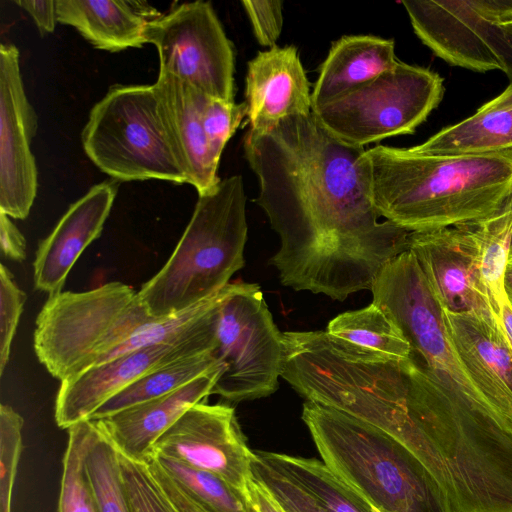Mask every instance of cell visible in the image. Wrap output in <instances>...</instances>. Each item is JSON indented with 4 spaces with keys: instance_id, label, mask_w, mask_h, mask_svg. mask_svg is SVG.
<instances>
[{
    "instance_id": "obj_25",
    "label": "cell",
    "mask_w": 512,
    "mask_h": 512,
    "mask_svg": "<svg viewBox=\"0 0 512 512\" xmlns=\"http://www.w3.org/2000/svg\"><path fill=\"white\" fill-rule=\"evenodd\" d=\"M221 369L212 351L176 359L149 371L105 402L90 420L175 391L196 378ZM221 374V373H220Z\"/></svg>"
},
{
    "instance_id": "obj_15",
    "label": "cell",
    "mask_w": 512,
    "mask_h": 512,
    "mask_svg": "<svg viewBox=\"0 0 512 512\" xmlns=\"http://www.w3.org/2000/svg\"><path fill=\"white\" fill-rule=\"evenodd\" d=\"M37 117L20 72L19 51L0 46V212L25 219L37 193V168L30 142Z\"/></svg>"
},
{
    "instance_id": "obj_41",
    "label": "cell",
    "mask_w": 512,
    "mask_h": 512,
    "mask_svg": "<svg viewBox=\"0 0 512 512\" xmlns=\"http://www.w3.org/2000/svg\"><path fill=\"white\" fill-rule=\"evenodd\" d=\"M507 109H512V84H510L500 95L482 105L478 111L484 112Z\"/></svg>"
},
{
    "instance_id": "obj_9",
    "label": "cell",
    "mask_w": 512,
    "mask_h": 512,
    "mask_svg": "<svg viewBox=\"0 0 512 512\" xmlns=\"http://www.w3.org/2000/svg\"><path fill=\"white\" fill-rule=\"evenodd\" d=\"M442 96L439 74L398 61L390 70L312 113L337 138L364 148L386 138L413 134Z\"/></svg>"
},
{
    "instance_id": "obj_7",
    "label": "cell",
    "mask_w": 512,
    "mask_h": 512,
    "mask_svg": "<svg viewBox=\"0 0 512 512\" xmlns=\"http://www.w3.org/2000/svg\"><path fill=\"white\" fill-rule=\"evenodd\" d=\"M81 139L89 159L115 180L187 183L153 85L112 86L91 109Z\"/></svg>"
},
{
    "instance_id": "obj_21",
    "label": "cell",
    "mask_w": 512,
    "mask_h": 512,
    "mask_svg": "<svg viewBox=\"0 0 512 512\" xmlns=\"http://www.w3.org/2000/svg\"><path fill=\"white\" fill-rule=\"evenodd\" d=\"M56 14L58 22L110 52L142 47L148 24L162 15L139 0H56Z\"/></svg>"
},
{
    "instance_id": "obj_46",
    "label": "cell",
    "mask_w": 512,
    "mask_h": 512,
    "mask_svg": "<svg viewBox=\"0 0 512 512\" xmlns=\"http://www.w3.org/2000/svg\"><path fill=\"white\" fill-rule=\"evenodd\" d=\"M508 262H512V260H509Z\"/></svg>"
},
{
    "instance_id": "obj_13",
    "label": "cell",
    "mask_w": 512,
    "mask_h": 512,
    "mask_svg": "<svg viewBox=\"0 0 512 512\" xmlns=\"http://www.w3.org/2000/svg\"><path fill=\"white\" fill-rule=\"evenodd\" d=\"M415 256L442 309L500 324L481 270V249L472 224L410 232Z\"/></svg>"
},
{
    "instance_id": "obj_12",
    "label": "cell",
    "mask_w": 512,
    "mask_h": 512,
    "mask_svg": "<svg viewBox=\"0 0 512 512\" xmlns=\"http://www.w3.org/2000/svg\"><path fill=\"white\" fill-rule=\"evenodd\" d=\"M218 293L196 324L183 337L135 349L91 366L61 381L55 401V421L62 429L85 420L105 402L149 371L179 358L212 351Z\"/></svg>"
},
{
    "instance_id": "obj_37",
    "label": "cell",
    "mask_w": 512,
    "mask_h": 512,
    "mask_svg": "<svg viewBox=\"0 0 512 512\" xmlns=\"http://www.w3.org/2000/svg\"><path fill=\"white\" fill-rule=\"evenodd\" d=\"M148 469L173 512H213L193 498L158 463L154 457L146 462Z\"/></svg>"
},
{
    "instance_id": "obj_3",
    "label": "cell",
    "mask_w": 512,
    "mask_h": 512,
    "mask_svg": "<svg viewBox=\"0 0 512 512\" xmlns=\"http://www.w3.org/2000/svg\"><path fill=\"white\" fill-rule=\"evenodd\" d=\"M364 156L377 212L409 232L477 223L512 193V149L428 155L376 145Z\"/></svg>"
},
{
    "instance_id": "obj_32",
    "label": "cell",
    "mask_w": 512,
    "mask_h": 512,
    "mask_svg": "<svg viewBox=\"0 0 512 512\" xmlns=\"http://www.w3.org/2000/svg\"><path fill=\"white\" fill-rule=\"evenodd\" d=\"M247 116L245 102L235 103L206 96L202 107V124L210 153L219 164L228 140Z\"/></svg>"
},
{
    "instance_id": "obj_30",
    "label": "cell",
    "mask_w": 512,
    "mask_h": 512,
    "mask_svg": "<svg viewBox=\"0 0 512 512\" xmlns=\"http://www.w3.org/2000/svg\"><path fill=\"white\" fill-rule=\"evenodd\" d=\"M151 457L193 498L213 512H256L246 495L218 475L166 456Z\"/></svg>"
},
{
    "instance_id": "obj_34",
    "label": "cell",
    "mask_w": 512,
    "mask_h": 512,
    "mask_svg": "<svg viewBox=\"0 0 512 512\" xmlns=\"http://www.w3.org/2000/svg\"><path fill=\"white\" fill-rule=\"evenodd\" d=\"M252 472L253 477L268 489L285 512H328L310 494L255 454Z\"/></svg>"
},
{
    "instance_id": "obj_17",
    "label": "cell",
    "mask_w": 512,
    "mask_h": 512,
    "mask_svg": "<svg viewBox=\"0 0 512 512\" xmlns=\"http://www.w3.org/2000/svg\"><path fill=\"white\" fill-rule=\"evenodd\" d=\"M117 188L116 182L109 180L91 187L70 205L53 231L39 243L33 263L36 289L49 296L62 292L75 262L100 236Z\"/></svg>"
},
{
    "instance_id": "obj_19",
    "label": "cell",
    "mask_w": 512,
    "mask_h": 512,
    "mask_svg": "<svg viewBox=\"0 0 512 512\" xmlns=\"http://www.w3.org/2000/svg\"><path fill=\"white\" fill-rule=\"evenodd\" d=\"M220 373L214 370L168 394L91 421L119 453L146 463L158 438L189 408L212 395Z\"/></svg>"
},
{
    "instance_id": "obj_20",
    "label": "cell",
    "mask_w": 512,
    "mask_h": 512,
    "mask_svg": "<svg viewBox=\"0 0 512 512\" xmlns=\"http://www.w3.org/2000/svg\"><path fill=\"white\" fill-rule=\"evenodd\" d=\"M442 311L452 343L473 383L512 422V353L502 324L490 325L473 315Z\"/></svg>"
},
{
    "instance_id": "obj_14",
    "label": "cell",
    "mask_w": 512,
    "mask_h": 512,
    "mask_svg": "<svg viewBox=\"0 0 512 512\" xmlns=\"http://www.w3.org/2000/svg\"><path fill=\"white\" fill-rule=\"evenodd\" d=\"M152 455L214 473L247 497L254 452L231 406L206 401L192 406L158 438Z\"/></svg>"
},
{
    "instance_id": "obj_44",
    "label": "cell",
    "mask_w": 512,
    "mask_h": 512,
    "mask_svg": "<svg viewBox=\"0 0 512 512\" xmlns=\"http://www.w3.org/2000/svg\"><path fill=\"white\" fill-rule=\"evenodd\" d=\"M509 30L512 31V20L508 21V22H505L503 23Z\"/></svg>"
},
{
    "instance_id": "obj_6",
    "label": "cell",
    "mask_w": 512,
    "mask_h": 512,
    "mask_svg": "<svg viewBox=\"0 0 512 512\" xmlns=\"http://www.w3.org/2000/svg\"><path fill=\"white\" fill-rule=\"evenodd\" d=\"M154 320L138 292L121 282L60 292L49 296L37 316L34 350L48 372L63 381L104 362Z\"/></svg>"
},
{
    "instance_id": "obj_24",
    "label": "cell",
    "mask_w": 512,
    "mask_h": 512,
    "mask_svg": "<svg viewBox=\"0 0 512 512\" xmlns=\"http://www.w3.org/2000/svg\"><path fill=\"white\" fill-rule=\"evenodd\" d=\"M428 155L484 154L512 149V109L476 111L411 147Z\"/></svg>"
},
{
    "instance_id": "obj_31",
    "label": "cell",
    "mask_w": 512,
    "mask_h": 512,
    "mask_svg": "<svg viewBox=\"0 0 512 512\" xmlns=\"http://www.w3.org/2000/svg\"><path fill=\"white\" fill-rule=\"evenodd\" d=\"M24 420L11 406H0V512H11L12 491L23 449Z\"/></svg>"
},
{
    "instance_id": "obj_26",
    "label": "cell",
    "mask_w": 512,
    "mask_h": 512,
    "mask_svg": "<svg viewBox=\"0 0 512 512\" xmlns=\"http://www.w3.org/2000/svg\"><path fill=\"white\" fill-rule=\"evenodd\" d=\"M329 335L362 349L405 359L410 346L396 324L374 303L343 312L325 330Z\"/></svg>"
},
{
    "instance_id": "obj_38",
    "label": "cell",
    "mask_w": 512,
    "mask_h": 512,
    "mask_svg": "<svg viewBox=\"0 0 512 512\" xmlns=\"http://www.w3.org/2000/svg\"><path fill=\"white\" fill-rule=\"evenodd\" d=\"M0 247L2 254L11 260L22 261L26 257L24 235L3 212H0Z\"/></svg>"
},
{
    "instance_id": "obj_2",
    "label": "cell",
    "mask_w": 512,
    "mask_h": 512,
    "mask_svg": "<svg viewBox=\"0 0 512 512\" xmlns=\"http://www.w3.org/2000/svg\"><path fill=\"white\" fill-rule=\"evenodd\" d=\"M370 291L410 346L408 417L416 457L451 493L512 478V422L470 378L413 253L389 261Z\"/></svg>"
},
{
    "instance_id": "obj_10",
    "label": "cell",
    "mask_w": 512,
    "mask_h": 512,
    "mask_svg": "<svg viewBox=\"0 0 512 512\" xmlns=\"http://www.w3.org/2000/svg\"><path fill=\"white\" fill-rule=\"evenodd\" d=\"M419 39L446 62L501 70L512 84V0L402 1Z\"/></svg>"
},
{
    "instance_id": "obj_39",
    "label": "cell",
    "mask_w": 512,
    "mask_h": 512,
    "mask_svg": "<svg viewBox=\"0 0 512 512\" xmlns=\"http://www.w3.org/2000/svg\"><path fill=\"white\" fill-rule=\"evenodd\" d=\"M22 9L33 18L41 32L51 33L57 22L56 1H15Z\"/></svg>"
},
{
    "instance_id": "obj_33",
    "label": "cell",
    "mask_w": 512,
    "mask_h": 512,
    "mask_svg": "<svg viewBox=\"0 0 512 512\" xmlns=\"http://www.w3.org/2000/svg\"><path fill=\"white\" fill-rule=\"evenodd\" d=\"M124 484L132 512H173L146 463L119 453Z\"/></svg>"
},
{
    "instance_id": "obj_28",
    "label": "cell",
    "mask_w": 512,
    "mask_h": 512,
    "mask_svg": "<svg viewBox=\"0 0 512 512\" xmlns=\"http://www.w3.org/2000/svg\"><path fill=\"white\" fill-rule=\"evenodd\" d=\"M85 468L98 512H132L119 452L96 426L86 453Z\"/></svg>"
},
{
    "instance_id": "obj_5",
    "label": "cell",
    "mask_w": 512,
    "mask_h": 512,
    "mask_svg": "<svg viewBox=\"0 0 512 512\" xmlns=\"http://www.w3.org/2000/svg\"><path fill=\"white\" fill-rule=\"evenodd\" d=\"M246 195L234 175L198 195L192 217L164 266L138 295L149 314L166 318L216 295L245 265Z\"/></svg>"
},
{
    "instance_id": "obj_11",
    "label": "cell",
    "mask_w": 512,
    "mask_h": 512,
    "mask_svg": "<svg viewBox=\"0 0 512 512\" xmlns=\"http://www.w3.org/2000/svg\"><path fill=\"white\" fill-rule=\"evenodd\" d=\"M145 40L157 49L159 72L234 102V50L210 2L183 3L162 14L148 24Z\"/></svg>"
},
{
    "instance_id": "obj_43",
    "label": "cell",
    "mask_w": 512,
    "mask_h": 512,
    "mask_svg": "<svg viewBox=\"0 0 512 512\" xmlns=\"http://www.w3.org/2000/svg\"><path fill=\"white\" fill-rule=\"evenodd\" d=\"M504 290L508 303L512 308V262H508L505 277H504Z\"/></svg>"
},
{
    "instance_id": "obj_35",
    "label": "cell",
    "mask_w": 512,
    "mask_h": 512,
    "mask_svg": "<svg viewBox=\"0 0 512 512\" xmlns=\"http://www.w3.org/2000/svg\"><path fill=\"white\" fill-rule=\"evenodd\" d=\"M26 300L25 293L15 283L11 272L0 265V375L9 360L19 318Z\"/></svg>"
},
{
    "instance_id": "obj_18",
    "label": "cell",
    "mask_w": 512,
    "mask_h": 512,
    "mask_svg": "<svg viewBox=\"0 0 512 512\" xmlns=\"http://www.w3.org/2000/svg\"><path fill=\"white\" fill-rule=\"evenodd\" d=\"M153 88L167 137L187 183L196 188L198 195L211 191L221 180L217 176L219 164L210 153L202 124L207 95L162 72Z\"/></svg>"
},
{
    "instance_id": "obj_29",
    "label": "cell",
    "mask_w": 512,
    "mask_h": 512,
    "mask_svg": "<svg viewBox=\"0 0 512 512\" xmlns=\"http://www.w3.org/2000/svg\"><path fill=\"white\" fill-rule=\"evenodd\" d=\"M94 429L91 420L81 421L68 429L62 462L59 512H98L85 468V457Z\"/></svg>"
},
{
    "instance_id": "obj_45",
    "label": "cell",
    "mask_w": 512,
    "mask_h": 512,
    "mask_svg": "<svg viewBox=\"0 0 512 512\" xmlns=\"http://www.w3.org/2000/svg\"><path fill=\"white\" fill-rule=\"evenodd\" d=\"M509 260H512V238H511V246H510V253H509Z\"/></svg>"
},
{
    "instance_id": "obj_1",
    "label": "cell",
    "mask_w": 512,
    "mask_h": 512,
    "mask_svg": "<svg viewBox=\"0 0 512 512\" xmlns=\"http://www.w3.org/2000/svg\"><path fill=\"white\" fill-rule=\"evenodd\" d=\"M243 147L259 181L255 202L280 238L270 264L282 285L344 301L371 290L385 265L409 250V231L378 220L365 149L313 113L248 130Z\"/></svg>"
},
{
    "instance_id": "obj_23",
    "label": "cell",
    "mask_w": 512,
    "mask_h": 512,
    "mask_svg": "<svg viewBox=\"0 0 512 512\" xmlns=\"http://www.w3.org/2000/svg\"><path fill=\"white\" fill-rule=\"evenodd\" d=\"M254 454L310 494L328 512H378L322 460L261 450Z\"/></svg>"
},
{
    "instance_id": "obj_36",
    "label": "cell",
    "mask_w": 512,
    "mask_h": 512,
    "mask_svg": "<svg viewBox=\"0 0 512 512\" xmlns=\"http://www.w3.org/2000/svg\"><path fill=\"white\" fill-rule=\"evenodd\" d=\"M259 44L272 48L283 27V2L280 0L241 1Z\"/></svg>"
},
{
    "instance_id": "obj_22",
    "label": "cell",
    "mask_w": 512,
    "mask_h": 512,
    "mask_svg": "<svg viewBox=\"0 0 512 512\" xmlns=\"http://www.w3.org/2000/svg\"><path fill=\"white\" fill-rule=\"evenodd\" d=\"M398 62L394 41L372 35L343 36L322 63L312 90V110L365 84Z\"/></svg>"
},
{
    "instance_id": "obj_4",
    "label": "cell",
    "mask_w": 512,
    "mask_h": 512,
    "mask_svg": "<svg viewBox=\"0 0 512 512\" xmlns=\"http://www.w3.org/2000/svg\"><path fill=\"white\" fill-rule=\"evenodd\" d=\"M301 418L325 465L378 512H458L425 465L384 431L312 401Z\"/></svg>"
},
{
    "instance_id": "obj_40",
    "label": "cell",
    "mask_w": 512,
    "mask_h": 512,
    "mask_svg": "<svg viewBox=\"0 0 512 512\" xmlns=\"http://www.w3.org/2000/svg\"><path fill=\"white\" fill-rule=\"evenodd\" d=\"M247 498L256 512H285L268 489L254 477L248 483Z\"/></svg>"
},
{
    "instance_id": "obj_8",
    "label": "cell",
    "mask_w": 512,
    "mask_h": 512,
    "mask_svg": "<svg viewBox=\"0 0 512 512\" xmlns=\"http://www.w3.org/2000/svg\"><path fill=\"white\" fill-rule=\"evenodd\" d=\"M282 334L258 284L229 282L218 297L212 352L222 371L212 394L232 402L273 394L284 358Z\"/></svg>"
},
{
    "instance_id": "obj_16",
    "label": "cell",
    "mask_w": 512,
    "mask_h": 512,
    "mask_svg": "<svg viewBox=\"0 0 512 512\" xmlns=\"http://www.w3.org/2000/svg\"><path fill=\"white\" fill-rule=\"evenodd\" d=\"M311 95L295 46L258 52L248 62L246 74L249 131L267 132L284 118L312 113Z\"/></svg>"
},
{
    "instance_id": "obj_27",
    "label": "cell",
    "mask_w": 512,
    "mask_h": 512,
    "mask_svg": "<svg viewBox=\"0 0 512 512\" xmlns=\"http://www.w3.org/2000/svg\"><path fill=\"white\" fill-rule=\"evenodd\" d=\"M481 249V270L493 310L500 320L506 295L504 277L512 238V193L493 214L472 224Z\"/></svg>"
},
{
    "instance_id": "obj_42",
    "label": "cell",
    "mask_w": 512,
    "mask_h": 512,
    "mask_svg": "<svg viewBox=\"0 0 512 512\" xmlns=\"http://www.w3.org/2000/svg\"><path fill=\"white\" fill-rule=\"evenodd\" d=\"M500 322L502 324L503 330L507 337L511 353H512V308L508 301L506 300L502 306V311L500 315Z\"/></svg>"
}]
</instances>
